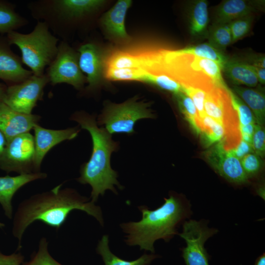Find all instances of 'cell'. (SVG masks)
I'll return each mask as SVG.
<instances>
[{
    "instance_id": "23",
    "label": "cell",
    "mask_w": 265,
    "mask_h": 265,
    "mask_svg": "<svg viewBox=\"0 0 265 265\" xmlns=\"http://www.w3.org/2000/svg\"><path fill=\"white\" fill-rule=\"evenodd\" d=\"M28 20L16 11V5L0 0V34H7L27 25Z\"/></svg>"
},
{
    "instance_id": "12",
    "label": "cell",
    "mask_w": 265,
    "mask_h": 265,
    "mask_svg": "<svg viewBox=\"0 0 265 265\" xmlns=\"http://www.w3.org/2000/svg\"><path fill=\"white\" fill-rule=\"evenodd\" d=\"M34 140L35 147L34 167L36 172H40L41 165L44 158L54 146L65 141L76 138L80 129L78 127L62 130H52L35 125Z\"/></svg>"
},
{
    "instance_id": "25",
    "label": "cell",
    "mask_w": 265,
    "mask_h": 265,
    "mask_svg": "<svg viewBox=\"0 0 265 265\" xmlns=\"http://www.w3.org/2000/svg\"><path fill=\"white\" fill-rule=\"evenodd\" d=\"M145 54L134 55L130 53L116 51L111 54L106 61V68H141L146 67Z\"/></svg>"
},
{
    "instance_id": "16",
    "label": "cell",
    "mask_w": 265,
    "mask_h": 265,
    "mask_svg": "<svg viewBox=\"0 0 265 265\" xmlns=\"http://www.w3.org/2000/svg\"><path fill=\"white\" fill-rule=\"evenodd\" d=\"M40 119L36 114L16 111L0 100V130L7 140L29 132Z\"/></svg>"
},
{
    "instance_id": "7",
    "label": "cell",
    "mask_w": 265,
    "mask_h": 265,
    "mask_svg": "<svg viewBox=\"0 0 265 265\" xmlns=\"http://www.w3.org/2000/svg\"><path fill=\"white\" fill-rule=\"evenodd\" d=\"M153 116L148 103L132 98L119 104H108L99 116L98 123L104 125L110 134L131 133L138 120Z\"/></svg>"
},
{
    "instance_id": "34",
    "label": "cell",
    "mask_w": 265,
    "mask_h": 265,
    "mask_svg": "<svg viewBox=\"0 0 265 265\" xmlns=\"http://www.w3.org/2000/svg\"><path fill=\"white\" fill-rule=\"evenodd\" d=\"M253 20L252 14L243 16L228 23L232 42H235L245 36L250 30Z\"/></svg>"
},
{
    "instance_id": "21",
    "label": "cell",
    "mask_w": 265,
    "mask_h": 265,
    "mask_svg": "<svg viewBox=\"0 0 265 265\" xmlns=\"http://www.w3.org/2000/svg\"><path fill=\"white\" fill-rule=\"evenodd\" d=\"M233 91L252 110L256 124L263 126L265 118V97L263 92L259 89L239 85L233 86Z\"/></svg>"
},
{
    "instance_id": "19",
    "label": "cell",
    "mask_w": 265,
    "mask_h": 265,
    "mask_svg": "<svg viewBox=\"0 0 265 265\" xmlns=\"http://www.w3.org/2000/svg\"><path fill=\"white\" fill-rule=\"evenodd\" d=\"M263 0H226L217 7L214 24L228 23L263 9Z\"/></svg>"
},
{
    "instance_id": "5",
    "label": "cell",
    "mask_w": 265,
    "mask_h": 265,
    "mask_svg": "<svg viewBox=\"0 0 265 265\" xmlns=\"http://www.w3.org/2000/svg\"><path fill=\"white\" fill-rule=\"evenodd\" d=\"M9 44L17 46L21 53L23 64L32 74L41 76L55 58L59 39L53 35L44 22L37 21L28 33L12 31L6 34Z\"/></svg>"
},
{
    "instance_id": "31",
    "label": "cell",
    "mask_w": 265,
    "mask_h": 265,
    "mask_svg": "<svg viewBox=\"0 0 265 265\" xmlns=\"http://www.w3.org/2000/svg\"><path fill=\"white\" fill-rule=\"evenodd\" d=\"M147 71L141 68L116 69L106 68L105 77L110 80L145 81Z\"/></svg>"
},
{
    "instance_id": "40",
    "label": "cell",
    "mask_w": 265,
    "mask_h": 265,
    "mask_svg": "<svg viewBox=\"0 0 265 265\" xmlns=\"http://www.w3.org/2000/svg\"><path fill=\"white\" fill-rule=\"evenodd\" d=\"M242 60L249 65L265 68V57L263 54L249 53Z\"/></svg>"
},
{
    "instance_id": "22",
    "label": "cell",
    "mask_w": 265,
    "mask_h": 265,
    "mask_svg": "<svg viewBox=\"0 0 265 265\" xmlns=\"http://www.w3.org/2000/svg\"><path fill=\"white\" fill-rule=\"evenodd\" d=\"M96 252L102 257L105 265H148L154 260L159 257L158 255L151 253L144 254L133 261H127L120 258L111 252L109 247L108 236L107 235H104L99 241Z\"/></svg>"
},
{
    "instance_id": "11",
    "label": "cell",
    "mask_w": 265,
    "mask_h": 265,
    "mask_svg": "<svg viewBox=\"0 0 265 265\" xmlns=\"http://www.w3.org/2000/svg\"><path fill=\"white\" fill-rule=\"evenodd\" d=\"M50 83L47 75L32 74L23 81L7 86L2 101L18 112L31 114L39 101L43 100L44 90Z\"/></svg>"
},
{
    "instance_id": "24",
    "label": "cell",
    "mask_w": 265,
    "mask_h": 265,
    "mask_svg": "<svg viewBox=\"0 0 265 265\" xmlns=\"http://www.w3.org/2000/svg\"><path fill=\"white\" fill-rule=\"evenodd\" d=\"M208 1L198 0L193 1L189 10V29L190 34L199 37L206 34L209 23Z\"/></svg>"
},
{
    "instance_id": "30",
    "label": "cell",
    "mask_w": 265,
    "mask_h": 265,
    "mask_svg": "<svg viewBox=\"0 0 265 265\" xmlns=\"http://www.w3.org/2000/svg\"><path fill=\"white\" fill-rule=\"evenodd\" d=\"M208 39L209 44L223 52L233 43L229 23L214 24L209 32Z\"/></svg>"
},
{
    "instance_id": "44",
    "label": "cell",
    "mask_w": 265,
    "mask_h": 265,
    "mask_svg": "<svg viewBox=\"0 0 265 265\" xmlns=\"http://www.w3.org/2000/svg\"><path fill=\"white\" fill-rule=\"evenodd\" d=\"M255 265H265V254L259 256L256 260Z\"/></svg>"
},
{
    "instance_id": "8",
    "label": "cell",
    "mask_w": 265,
    "mask_h": 265,
    "mask_svg": "<svg viewBox=\"0 0 265 265\" xmlns=\"http://www.w3.org/2000/svg\"><path fill=\"white\" fill-rule=\"evenodd\" d=\"M45 74L53 86L65 83L80 90L87 82L79 66L78 52L63 41H59L57 54Z\"/></svg>"
},
{
    "instance_id": "2",
    "label": "cell",
    "mask_w": 265,
    "mask_h": 265,
    "mask_svg": "<svg viewBox=\"0 0 265 265\" xmlns=\"http://www.w3.org/2000/svg\"><path fill=\"white\" fill-rule=\"evenodd\" d=\"M155 210L146 206L138 207L142 213L140 220L122 223L125 242L129 246H138L140 250L155 253L154 243L159 239L169 242L178 235V229L192 215L190 203L184 196L171 194Z\"/></svg>"
},
{
    "instance_id": "3",
    "label": "cell",
    "mask_w": 265,
    "mask_h": 265,
    "mask_svg": "<svg viewBox=\"0 0 265 265\" xmlns=\"http://www.w3.org/2000/svg\"><path fill=\"white\" fill-rule=\"evenodd\" d=\"M72 119L77 122L81 128L87 131L92 141V151L89 160L80 170V176L77 179L81 184L89 185L92 188L90 200L95 203L100 195L103 196L109 189L117 194L115 186L121 189L123 186L117 180V172L110 165L111 153L117 149V143L104 128H99L95 118L84 112L75 113Z\"/></svg>"
},
{
    "instance_id": "13",
    "label": "cell",
    "mask_w": 265,
    "mask_h": 265,
    "mask_svg": "<svg viewBox=\"0 0 265 265\" xmlns=\"http://www.w3.org/2000/svg\"><path fill=\"white\" fill-rule=\"evenodd\" d=\"M212 166L222 177L229 182L238 185L248 183L240 160L225 151L218 143L208 154Z\"/></svg>"
},
{
    "instance_id": "37",
    "label": "cell",
    "mask_w": 265,
    "mask_h": 265,
    "mask_svg": "<svg viewBox=\"0 0 265 265\" xmlns=\"http://www.w3.org/2000/svg\"><path fill=\"white\" fill-rule=\"evenodd\" d=\"M254 152L263 157L265 152V132L263 126L256 124L252 144Z\"/></svg>"
},
{
    "instance_id": "35",
    "label": "cell",
    "mask_w": 265,
    "mask_h": 265,
    "mask_svg": "<svg viewBox=\"0 0 265 265\" xmlns=\"http://www.w3.org/2000/svg\"><path fill=\"white\" fill-rule=\"evenodd\" d=\"M240 162L248 179L258 174L263 167L261 157L254 153L244 156L240 160Z\"/></svg>"
},
{
    "instance_id": "36",
    "label": "cell",
    "mask_w": 265,
    "mask_h": 265,
    "mask_svg": "<svg viewBox=\"0 0 265 265\" xmlns=\"http://www.w3.org/2000/svg\"><path fill=\"white\" fill-rule=\"evenodd\" d=\"M183 91L192 100L197 110L199 118L201 119L206 114L204 103L208 91L199 87H187L183 88Z\"/></svg>"
},
{
    "instance_id": "32",
    "label": "cell",
    "mask_w": 265,
    "mask_h": 265,
    "mask_svg": "<svg viewBox=\"0 0 265 265\" xmlns=\"http://www.w3.org/2000/svg\"><path fill=\"white\" fill-rule=\"evenodd\" d=\"M229 93L234 108L236 110L239 125L256 124L255 117L250 108L232 90Z\"/></svg>"
},
{
    "instance_id": "15",
    "label": "cell",
    "mask_w": 265,
    "mask_h": 265,
    "mask_svg": "<svg viewBox=\"0 0 265 265\" xmlns=\"http://www.w3.org/2000/svg\"><path fill=\"white\" fill-rule=\"evenodd\" d=\"M23 65L21 57L11 50L6 36L0 35V79L7 86L26 80L32 73Z\"/></svg>"
},
{
    "instance_id": "20",
    "label": "cell",
    "mask_w": 265,
    "mask_h": 265,
    "mask_svg": "<svg viewBox=\"0 0 265 265\" xmlns=\"http://www.w3.org/2000/svg\"><path fill=\"white\" fill-rule=\"evenodd\" d=\"M222 70L235 85H245L252 87L258 84L257 78L251 66L242 59L229 58Z\"/></svg>"
},
{
    "instance_id": "4",
    "label": "cell",
    "mask_w": 265,
    "mask_h": 265,
    "mask_svg": "<svg viewBox=\"0 0 265 265\" xmlns=\"http://www.w3.org/2000/svg\"><path fill=\"white\" fill-rule=\"evenodd\" d=\"M101 0H36L26 7L32 17L45 22L53 34L68 42L69 35L104 5Z\"/></svg>"
},
{
    "instance_id": "18",
    "label": "cell",
    "mask_w": 265,
    "mask_h": 265,
    "mask_svg": "<svg viewBox=\"0 0 265 265\" xmlns=\"http://www.w3.org/2000/svg\"><path fill=\"white\" fill-rule=\"evenodd\" d=\"M132 3L130 0H119L101 18V25L110 37L123 41L130 39L126 30L125 19Z\"/></svg>"
},
{
    "instance_id": "9",
    "label": "cell",
    "mask_w": 265,
    "mask_h": 265,
    "mask_svg": "<svg viewBox=\"0 0 265 265\" xmlns=\"http://www.w3.org/2000/svg\"><path fill=\"white\" fill-rule=\"evenodd\" d=\"M182 232L179 233L186 243L181 249L182 256L186 265H210L209 255L205 247L206 241L218 232L208 227V220L189 219L182 224Z\"/></svg>"
},
{
    "instance_id": "26",
    "label": "cell",
    "mask_w": 265,
    "mask_h": 265,
    "mask_svg": "<svg viewBox=\"0 0 265 265\" xmlns=\"http://www.w3.org/2000/svg\"><path fill=\"white\" fill-rule=\"evenodd\" d=\"M177 51L180 53L189 54L212 60L217 63L221 69L229 59L223 51L216 49L209 43L187 46Z\"/></svg>"
},
{
    "instance_id": "10",
    "label": "cell",
    "mask_w": 265,
    "mask_h": 265,
    "mask_svg": "<svg viewBox=\"0 0 265 265\" xmlns=\"http://www.w3.org/2000/svg\"><path fill=\"white\" fill-rule=\"evenodd\" d=\"M35 147L33 136L28 132L7 140L0 158V169L19 174L37 173L34 167Z\"/></svg>"
},
{
    "instance_id": "45",
    "label": "cell",
    "mask_w": 265,
    "mask_h": 265,
    "mask_svg": "<svg viewBox=\"0 0 265 265\" xmlns=\"http://www.w3.org/2000/svg\"><path fill=\"white\" fill-rule=\"evenodd\" d=\"M7 88V85L0 82V100L2 99Z\"/></svg>"
},
{
    "instance_id": "38",
    "label": "cell",
    "mask_w": 265,
    "mask_h": 265,
    "mask_svg": "<svg viewBox=\"0 0 265 265\" xmlns=\"http://www.w3.org/2000/svg\"><path fill=\"white\" fill-rule=\"evenodd\" d=\"M24 261V256L20 252L5 255L0 250V265H21Z\"/></svg>"
},
{
    "instance_id": "41",
    "label": "cell",
    "mask_w": 265,
    "mask_h": 265,
    "mask_svg": "<svg viewBox=\"0 0 265 265\" xmlns=\"http://www.w3.org/2000/svg\"><path fill=\"white\" fill-rule=\"evenodd\" d=\"M256 124H248L244 126L239 125L241 139L251 145Z\"/></svg>"
},
{
    "instance_id": "33",
    "label": "cell",
    "mask_w": 265,
    "mask_h": 265,
    "mask_svg": "<svg viewBox=\"0 0 265 265\" xmlns=\"http://www.w3.org/2000/svg\"><path fill=\"white\" fill-rule=\"evenodd\" d=\"M47 238H42L39 241L37 251L31 259L21 265H63L52 257L48 251Z\"/></svg>"
},
{
    "instance_id": "1",
    "label": "cell",
    "mask_w": 265,
    "mask_h": 265,
    "mask_svg": "<svg viewBox=\"0 0 265 265\" xmlns=\"http://www.w3.org/2000/svg\"><path fill=\"white\" fill-rule=\"evenodd\" d=\"M62 184L50 190L31 196L18 205L13 217L12 233L18 240L17 250L22 247L24 233L36 221L58 230L69 214L79 210L95 218L102 226L104 221L101 207L75 189L62 188Z\"/></svg>"
},
{
    "instance_id": "39",
    "label": "cell",
    "mask_w": 265,
    "mask_h": 265,
    "mask_svg": "<svg viewBox=\"0 0 265 265\" xmlns=\"http://www.w3.org/2000/svg\"><path fill=\"white\" fill-rule=\"evenodd\" d=\"M228 152L240 160L246 155L254 153V150L251 144L241 139L235 149Z\"/></svg>"
},
{
    "instance_id": "6",
    "label": "cell",
    "mask_w": 265,
    "mask_h": 265,
    "mask_svg": "<svg viewBox=\"0 0 265 265\" xmlns=\"http://www.w3.org/2000/svg\"><path fill=\"white\" fill-rule=\"evenodd\" d=\"M206 115L222 125L225 136L220 142L224 150L235 149L241 140L239 123L226 85H215L209 90L204 103Z\"/></svg>"
},
{
    "instance_id": "17",
    "label": "cell",
    "mask_w": 265,
    "mask_h": 265,
    "mask_svg": "<svg viewBox=\"0 0 265 265\" xmlns=\"http://www.w3.org/2000/svg\"><path fill=\"white\" fill-rule=\"evenodd\" d=\"M47 177L44 172L19 174L16 176L0 177V204L5 215L9 219L13 217L12 199L17 191L27 184Z\"/></svg>"
},
{
    "instance_id": "14",
    "label": "cell",
    "mask_w": 265,
    "mask_h": 265,
    "mask_svg": "<svg viewBox=\"0 0 265 265\" xmlns=\"http://www.w3.org/2000/svg\"><path fill=\"white\" fill-rule=\"evenodd\" d=\"M77 51L80 68L86 74V89L93 90L100 84L104 72L101 50L96 44L89 41L81 44Z\"/></svg>"
},
{
    "instance_id": "42",
    "label": "cell",
    "mask_w": 265,
    "mask_h": 265,
    "mask_svg": "<svg viewBox=\"0 0 265 265\" xmlns=\"http://www.w3.org/2000/svg\"><path fill=\"white\" fill-rule=\"evenodd\" d=\"M253 70L258 82L261 84L265 83V68L251 65Z\"/></svg>"
},
{
    "instance_id": "29",
    "label": "cell",
    "mask_w": 265,
    "mask_h": 265,
    "mask_svg": "<svg viewBox=\"0 0 265 265\" xmlns=\"http://www.w3.org/2000/svg\"><path fill=\"white\" fill-rule=\"evenodd\" d=\"M200 120V134L207 145L219 143L224 139L225 130L222 125L206 114Z\"/></svg>"
},
{
    "instance_id": "46",
    "label": "cell",
    "mask_w": 265,
    "mask_h": 265,
    "mask_svg": "<svg viewBox=\"0 0 265 265\" xmlns=\"http://www.w3.org/2000/svg\"><path fill=\"white\" fill-rule=\"evenodd\" d=\"M4 226H5V224L4 223L0 222V228H3L4 227Z\"/></svg>"
},
{
    "instance_id": "27",
    "label": "cell",
    "mask_w": 265,
    "mask_h": 265,
    "mask_svg": "<svg viewBox=\"0 0 265 265\" xmlns=\"http://www.w3.org/2000/svg\"><path fill=\"white\" fill-rule=\"evenodd\" d=\"M174 95L185 119L197 134H200L201 120L192 100L183 91Z\"/></svg>"
},
{
    "instance_id": "28",
    "label": "cell",
    "mask_w": 265,
    "mask_h": 265,
    "mask_svg": "<svg viewBox=\"0 0 265 265\" xmlns=\"http://www.w3.org/2000/svg\"><path fill=\"white\" fill-rule=\"evenodd\" d=\"M144 81L174 94L183 91L181 85L167 73L164 69L152 72L147 71Z\"/></svg>"
},
{
    "instance_id": "43",
    "label": "cell",
    "mask_w": 265,
    "mask_h": 265,
    "mask_svg": "<svg viewBox=\"0 0 265 265\" xmlns=\"http://www.w3.org/2000/svg\"><path fill=\"white\" fill-rule=\"evenodd\" d=\"M7 140L0 130V158L7 144Z\"/></svg>"
}]
</instances>
